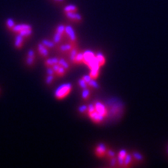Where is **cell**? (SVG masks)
Returning <instances> with one entry per match:
<instances>
[{
	"label": "cell",
	"instance_id": "1",
	"mask_svg": "<svg viewBox=\"0 0 168 168\" xmlns=\"http://www.w3.org/2000/svg\"><path fill=\"white\" fill-rule=\"evenodd\" d=\"M12 31L17 34H20L24 38H27L31 36L32 27L29 24H17L15 25Z\"/></svg>",
	"mask_w": 168,
	"mask_h": 168
},
{
	"label": "cell",
	"instance_id": "2",
	"mask_svg": "<svg viewBox=\"0 0 168 168\" xmlns=\"http://www.w3.org/2000/svg\"><path fill=\"white\" fill-rule=\"evenodd\" d=\"M72 86L70 83H66L58 86L57 90L54 92V97L58 100H62L65 98L66 96H68L70 91H71Z\"/></svg>",
	"mask_w": 168,
	"mask_h": 168
},
{
	"label": "cell",
	"instance_id": "3",
	"mask_svg": "<svg viewBox=\"0 0 168 168\" xmlns=\"http://www.w3.org/2000/svg\"><path fill=\"white\" fill-rule=\"evenodd\" d=\"M65 32H66L67 37H68L69 41L76 43V35L74 30H73V28L71 26H66V29H65Z\"/></svg>",
	"mask_w": 168,
	"mask_h": 168
},
{
	"label": "cell",
	"instance_id": "4",
	"mask_svg": "<svg viewBox=\"0 0 168 168\" xmlns=\"http://www.w3.org/2000/svg\"><path fill=\"white\" fill-rule=\"evenodd\" d=\"M35 52L34 50H29L27 54V58H26V64L27 66H28L29 67H31L34 64V61H35Z\"/></svg>",
	"mask_w": 168,
	"mask_h": 168
},
{
	"label": "cell",
	"instance_id": "5",
	"mask_svg": "<svg viewBox=\"0 0 168 168\" xmlns=\"http://www.w3.org/2000/svg\"><path fill=\"white\" fill-rule=\"evenodd\" d=\"M74 46H76V43L70 41V43H66V44H61L58 48V50H59L60 52H62V53H68Z\"/></svg>",
	"mask_w": 168,
	"mask_h": 168
},
{
	"label": "cell",
	"instance_id": "6",
	"mask_svg": "<svg viewBox=\"0 0 168 168\" xmlns=\"http://www.w3.org/2000/svg\"><path fill=\"white\" fill-rule=\"evenodd\" d=\"M65 13L69 20H73L75 22H80L82 20L81 15L77 12H66Z\"/></svg>",
	"mask_w": 168,
	"mask_h": 168
},
{
	"label": "cell",
	"instance_id": "7",
	"mask_svg": "<svg viewBox=\"0 0 168 168\" xmlns=\"http://www.w3.org/2000/svg\"><path fill=\"white\" fill-rule=\"evenodd\" d=\"M94 106H95V110H96V111H97L99 114L103 115L104 117L107 116L108 111H107L106 107L103 104H101L100 102H96L94 104Z\"/></svg>",
	"mask_w": 168,
	"mask_h": 168
},
{
	"label": "cell",
	"instance_id": "8",
	"mask_svg": "<svg viewBox=\"0 0 168 168\" xmlns=\"http://www.w3.org/2000/svg\"><path fill=\"white\" fill-rule=\"evenodd\" d=\"M51 67H52L53 70L54 71L55 76H63L66 73V72H67L66 68H64L63 67L59 66L58 64H55V65L52 66Z\"/></svg>",
	"mask_w": 168,
	"mask_h": 168
},
{
	"label": "cell",
	"instance_id": "9",
	"mask_svg": "<svg viewBox=\"0 0 168 168\" xmlns=\"http://www.w3.org/2000/svg\"><path fill=\"white\" fill-rule=\"evenodd\" d=\"M89 116L90 118H91L92 121H94L95 123H100L102 122L104 117L100 114L97 111H96V110L94 111V112H92V113H90L89 114Z\"/></svg>",
	"mask_w": 168,
	"mask_h": 168
},
{
	"label": "cell",
	"instance_id": "10",
	"mask_svg": "<svg viewBox=\"0 0 168 168\" xmlns=\"http://www.w3.org/2000/svg\"><path fill=\"white\" fill-rule=\"evenodd\" d=\"M107 150H108V149H107V146H106L104 143H100V144L97 146L95 152H96V154H97V157H102L105 155Z\"/></svg>",
	"mask_w": 168,
	"mask_h": 168
},
{
	"label": "cell",
	"instance_id": "11",
	"mask_svg": "<svg viewBox=\"0 0 168 168\" xmlns=\"http://www.w3.org/2000/svg\"><path fill=\"white\" fill-rule=\"evenodd\" d=\"M37 50L39 54L44 58H48L49 55V51L48 48H46L45 46L41 42L37 44Z\"/></svg>",
	"mask_w": 168,
	"mask_h": 168
},
{
	"label": "cell",
	"instance_id": "12",
	"mask_svg": "<svg viewBox=\"0 0 168 168\" xmlns=\"http://www.w3.org/2000/svg\"><path fill=\"white\" fill-rule=\"evenodd\" d=\"M94 58H95V54L91 51H86L83 53V62L87 65Z\"/></svg>",
	"mask_w": 168,
	"mask_h": 168
},
{
	"label": "cell",
	"instance_id": "13",
	"mask_svg": "<svg viewBox=\"0 0 168 168\" xmlns=\"http://www.w3.org/2000/svg\"><path fill=\"white\" fill-rule=\"evenodd\" d=\"M24 40H25V38L23 36H21L20 34H17V37L15 38V47L18 49L21 48V47L23 46V42H24Z\"/></svg>",
	"mask_w": 168,
	"mask_h": 168
},
{
	"label": "cell",
	"instance_id": "14",
	"mask_svg": "<svg viewBox=\"0 0 168 168\" xmlns=\"http://www.w3.org/2000/svg\"><path fill=\"white\" fill-rule=\"evenodd\" d=\"M77 54H78V48H77V47H76V46H74L70 50V51L68 52V58L70 60V62L72 63H73V64L75 62V58H76Z\"/></svg>",
	"mask_w": 168,
	"mask_h": 168
},
{
	"label": "cell",
	"instance_id": "15",
	"mask_svg": "<svg viewBox=\"0 0 168 168\" xmlns=\"http://www.w3.org/2000/svg\"><path fill=\"white\" fill-rule=\"evenodd\" d=\"M58 58H48L45 61V66L46 67H51L55 64H58Z\"/></svg>",
	"mask_w": 168,
	"mask_h": 168
},
{
	"label": "cell",
	"instance_id": "16",
	"mask_svg": "<svg viewBox=\"0 0 168 168\" xmlns=\"http://www.w3.org/2000/svg\"><path fill=\"white\" fill-rule=\"evenodd\" d=\"M41 43H42L45 46L46 48H54V47H55V43L54 42V41H51L49 40H47V39H44V40L41 41Z\"/></svg>",
	"mask_w": 168,
	"mask_h": 168
},
{
	"label": "cell",
	"instance_id": "17",
	"mask_svg": "<svg viewBox=\"0 0 168 168\" xmlns=\"http://www.w3.org/2000/svg\"><path fill=\"white\" fill-rule=\"evenodd\" d=\"M63 36H64L63 34H60V33H58V32L55 31L54 35V38H53V41L55 43V44H59V43L62 42Z\"/></svg>",
	"mask_w": 168,
	"mask_h": 168
},
{
	"label": "cell",
	"instance_id": "18",
	"mask_svg": "<svg viewBox=\"0 0 168 168\" xmlns=\"http://www.w3.org/2000/svg\"><path fill=\"white\" fill-rule=\"evenodd\" d=\"M96 58H97V62L99 63L100 66H102L103 65H104V63H105V58H104V56L101 53H98L96 55Z\"/></svg>",
	"mask_w": 168,
	"mask_h": 168
},
{
	"label": "cell",
	"instance_id": "19",
	"mask_svg": "<svg viewBox=\"0 0 168 168\" xmlns=\"http://www.w3.org/2000/svg\"><path fill=\"white\" fill-rule=\"evenodd\" d=\"M99 72H100V68H93V69H90V76L92 79L95 80L99 76Z\"/></svg>",
	"mask_w": 168,
	"mask_h": 168
},
{
	"label": "cell",
	"instance_id": "20",
	"mask_svg": "<svg viewBox=\"0 0 168 168\" xmlns=\"http://www.w3.org/2000/svg\"><path fill=\"white\" fill-rule=\"evenodd\" d=\"M58 64L59 66H62V67H63L64 68H66V70H68V68H69V64H68V62H67L66 60L63 59V58H60V59H58Z\"/></svg>",
	"mask_w": 168,
	"mask_h": 168
},
{
	"label": "cell",
	"instance_id": "21",
	"mask_svg": "<svg viewBox=\"0 0 168 168\" xmlns=\"http://www.w3.org/2000/svg\"><path fill=\"white\" fill-rule=\"evenodd\" d=\"M132 162V156L127 154L125 157V163H124V167H128Z\"/></svg>",
	"mask_w": 168,
	"mask_h": 168
},
{
	"label": "cell",
	"instance_id": "22",
	"mask_svg": "<svg viewBox=\"0 0 168 168\" xmlns=\"http://www.w3.org/2000/svg\"><path fill=\"white\" fill-rule=\"evenodd\" d=\"M83 62V53H78L75 58L74 64H80Z\"/></svg>",
	"mask_w": 168,
	"mask_h": 168
},
{
	"label": "cell",
	"instance_id": "23",
	"mask_svg": "<svg viewBox=\"0 0 168 168\" xmlns=\"http://www.w3.org/2000/svg\"><path fill=\"white\" fill-rule=\"evenodd\" d=\"M6 27H7L9 30H10V31H12L13 28L14 27V26L16 25L14 23V21H13V20H12V19H10V18L6 20Z\"/></svg>",
	"mask_w": 168,
	"mask_h": 168
},
{
	"label": "cell",
	"instance_id": "24",
	"mask_svg": "<svg viewBox=\"0 0 168 168\" xmlns=\"http://www.w3.org/2000/svg\"><path fill=\"white\" fill-rule=\"evenodd\" d=\"M88 86L89 87H92V88L94 89H98L100 86H99V84L97 83V82L94 79H91V80L88 83Z\"/></svg>",
	"mask_w": 168,
	"mask_h": 168
},
{
	"label": "cell",
	"instance_id": "25",
	"mask_svg": "<svg viewBox=\"0 0 168 168\" xmlns=\"http://www.w3.org/2000/svg\"><path fill=\"white\" fill-rule=\"evenodd\" d=\"M64 12H77V7L74 5H68L64 8Z\"/></svg>",
	"mask_w": 168,
	"mask_h": 168
},
{
	"label": "cell",
	"instance_id": "26",
	"mask_svg": "<svg viewBox=\"0 0 168 168\" xmlns=\"http://www.w3.org/2000/svg\"><path fill=\"white\" fill-rule=\"evenodd\" d=\"M90 95V91L89 90L88 88L83 89V92H82V98L83 100H88Z\"/></svg>",
	"mask_w": 168,
	"mask_h": 168
},
{
	"label": "cell",
	"instance_id": "27",
	"mask_svg": "<svg viewBox=\"0 0 168 168\" xmlns=\"http://www.w3.org/2000/svg\"><path fill=\"white\" fill-rule=\"evenodd\" d=\"M65 29H66V27L62 24H60L56 27V30H55V31L58 32V33H60V34H66V32H65Z\"/></svg>",
	"mask_w": 168,
	"mask_h": 168
},
{
	"label": "cell",
	"instance_id": "28",
	"mask_svg": "<svg viewBox=\"0 0 168 168\" xmlns=\"http://www.w3.org/2000/svg\"><path fill=\"white\" fill-rule=\"evenodd\" d=\"M78 83H79V85H80V87L83 89H83H86L89 87L87 83L86 82L85 80H83V79H80V80L78 81Z\"/></svg>",
	"mask_w": 168,
	"mask_h": 168
},
{
	"label": "cell",
	"instance_id": "29",
	"mask_svg": "<svg viewBox=\"0 0 168 168\" xmlns=\"http://www.w3.org/2000/svg\"><path fill=\"white\" fill-rule=\"evenodd\" d=\"M132 157H134L137 161H143V157L139 153L134 152V153H132Z\"/></svg>",
	"mask_w": 168,
	"mask_h": 168
},
{
	"label": "cell",
	"instance_id": "30",
	"mask_svg": "<svg viewBox=\"0 0 168 168\" xmlns=\"http://www.w3.org/2000/svg\"><path fill=\"white\" fill-rule=\"evenodd\" d=\"M54 77H55V76H54V75H48L45 79L46 83H47L48 85H50V84L53 82Z\"/></svg>",
	"mask_w": 168,
	"mask_h": 168
},
{
	"label": "cell",
	"instance_id": "31",
	"mask_svg": "<svg viewBox=\"0 0 168 168\" xmlns=\"http://www.w3.org/2000/svg\"><path fill=\"white\" fill-rule=\"evenodd\" d=\"M79 112H80L81 114H85L86 113L87 111H88V106L87 105H82L80 106V108H79Z\"/></svg>",
	"mask_w": 168,
	"mask_h": 168
},
{
	"label": "cell",
	"instance_id": "32",
	"mask_svg": "<svg viewBox=\"0 0 168 168\" xmlns=\"http://www.w3.org/2000/svg\"><path fill=\"white\" fill-rule=\"evenodd\" d=\"M117 161H118V164L120 167H124V163H125V158L123 157H120L119 155L117 157Z\"/></svg>",
	"mask_w": 168,
	"mask_h": 168
},
{
	"label": "cell",
	"instance_id": "33",
	"mask_svg": "<svg viewBox=\"0 0 168 168\" xmlns=\"http://www.w3.org/2000/svg\"><path fill=\"white\" fill-rule=\"evenodd\" d=\"M106 155L109 158H112V157H114L115 156V153L112 150H111V149H108L107 152H106Z\"/></svg>",
	"mask_w": 168,
	"mask_h": 168
},
{
	"label": "cell",
	"instance_id": "34",
	"mask_svg": "<svg viewBox=\"0 0 168 168\" xmlns=\"http://www.w3.org/2000/svg\"><path fill=\"white\" fill-rule=\"evenodd\" d=\"M110 164H111V167H115V166L118 164V161L117 159L115 157H112L111 158V161H110Z\"/></svg>",
	"mask_w": 168,
	"mask_h": 168
},
{
	"label": "cell",
	"instance_id": "35",
	"mask_svg": "<svg viewBox=\"0 0 168 168\" xmlns=\"http://www.w3.org/2000/svg\"><path fill=\"white\" fill-rule=\"evenodd\" d=\"M95 111V106L93 104H89L88 105V114L90 113H92V112H94Z\"/></svg>",
	"mask_w": 168,
	"mask_h": 168
},
{
	"label": "cell",
	"instance_id": "36",
	"mask_svg": "<svg viewBox=\"0 0 168 168\" xmlns=\"http://www.w3.org/2000/svg\"><path fill=\"white\" fill-rule=\"evenodd\" d=\"M47 75H54L55 76L54 71L53 70L52 67H47Z\"/></svg>",
	"mask_w": 168,
	"mask_h": 168
},
{
	"label": "cell",
	"instance_id": "37",
	"mask_svg": "<svg viewBox=\"0 0 168 168\" xmlns=\"http://www.w3.org/2000/svg\"><path fill=\"white\" fill-rule=\"evenodd\" d=\"M82 79L85 80L86 82L87 83V84H88V83L90 82V80H91L92 78L90 77V75H86V76H83Z\"/></svg>",
	"mask_w": 168,
	"mask_h": 168
},
{
	"label": "cell",
	"instance_id": "38",
	"mask_svg": "<svg viewBox=\"0 0 168 168\" xmlns=\"http://www.w3.org/2000/svg\"><path fill=\"white\" fill-rule=\"evenodd\" d=\"M118 155H119L120 157H123V158H125L126 155H127V153H126V151L125 150V149H122V150H121V151L119 152Z\"/></svg>",
	"mask_w": 168,
	"mask_h": 168
},
{
	"label": "cell",
	"instance_id": "39",
	"mask_svg": "<svg viewBox=\"0 0 168 168\" xmlns=\"http://www.w3.org/2000/svg\"><path fill=\"white\" fill-rule=\"evenodd\" d=\"M55 2H58V3H62L64 0H54Z\"/></svg>",
	"mask_w": 168,
	"mask_h": 168
},
{
	"label": "cell",
	"instance_id": "40",
	"mask_svg": "<svg viewBox=\"0 0 168 168\" xmlns=\"http://www.w3.org/2000/svg\"><path fill=\"white\" fill-rule=\"evenodd\" d=\"M0 93H1V89H0Z\"/></svg>",
	"mask_w": 168,
	"mask_h": 168
},
{
	"label": "cell",
	"instance_id": "41",
	"mask_svg": "<svg viewBox=\"0 0 168 168\" xmlns=\"http://www.w3.org/2000/svg\"><path fill=\"white\" fill-rule=\"evenodd\" d=\"M167 153H168V147H167Z\"/></svg>",
	"mask_w": 168,
	"mask_h": 168
}]
</instances>
